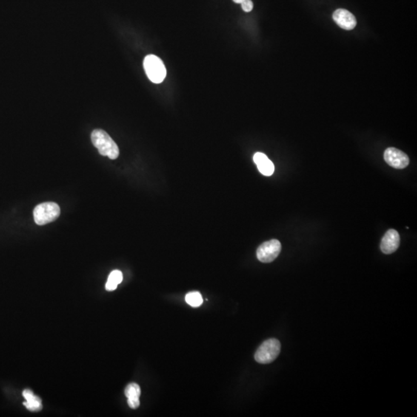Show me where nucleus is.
<instances>
[{
	"mask_svg": "<svg viewBox=\"0 0 417 417\" xmlns=\"http://www.w3.org/2000/svg\"><path fill=\"white\" fill-rule=\"evenodd\" d=\"M92 141L101 155L107 156L111 159H116L119 155V149L116 143L104 130H94L92 134Z\"/></svg>",
	"mask_w": 417,
	"mask_h": 417,
	"instance_id": "nucleus-1",
	"label": "nucleus"
},
{
	"mask_svg": "<svg viewBox=\"0 0 417 417\" xmlns=\"http://www.w3.org/2000/svg\"><path fill=\"white\" fill-rule=\"evenodd\" d=\"M61 214V209L56 203L47 202L38 205L33 210V218L38 225L43 226L56 221Z\"/></svg>",
	"mask_w": 417,
	"mask_h": 417,
	"instance_id": "nucleus-2",
	"label": "nucleus"
},
{
	"mask_svg": "<svg viewBox=\"0 0 417 417\" xmlns=\"http://www.w3.org/2000/svg\"><path fill=\"white\" fill-rule=\"evenodd\" d=\"M144 71L149 79L154 84H160L164 81L166 77V68L164 63L155 55H148L144 58Z\"/></svg>",
	"mask_w": 417,
	"mask_h": 417,
	"instance_id": "nucleus-3",
	"label": "nucleus"
},
{
	"mask_svg": "<svg viewBox=\"0 0 417 417\" xmlns=\"http://www.w3.org/2000/svg\"><path fill=\"white\" fill-rule=\"evenodd\" d=\"M281 352V343L276 338L266 340L258 348L255 358L260 364H269L275 361Z\"/></svg>",
	"mask_w": 417,
	"mask_h": 417,
	"instance_id": "nucleus-4",
	"label": "nucleus"
},
{
	"mask_svg": "<svg viewBox=\"0 0 417 417\" xmlns=\"http://www.w3.org/2000/svg\"><path fill=\"white\" fill-rule=\"evenodd\" d=\"M281 251V244L278 240H270L263 243L258 250L257 257L262 263H270L275 261Z\"/></svg>",
	"mask_w": 417,
	"mask_h": 417,
	"instance_id": "nucleus-5",
	"label": "nucleus"
},
{
	"mask_svg": "<svg viewBox=\"0 0 417 417\" xmlns=\"http://www.w3.org/2000/svg\"><path fill=\"white\" fill-rule=\"evenodd\" d=\"M384 159L389 166L397 169H405L409 164L408 155L395 148H388L385 151Z\"/></svg>",
	"mask_w": 417,
	"mask_h": 417,
	"instance_id": "nucleus-6",
	"label": "nucleus"
},
{
	"mask_svg": "<svg viewBox=\"0 0 417 417\" xmlns=\"http://www.w3.org/2000/svg\"><path fill=\"white\" fill-rule=\"evenodd\" d=\"M400 244V234L396 230L391 229L386 232V234L382 239L380 248H381L382 252L385 255H391L398 248Z\"/></svg>",
	"mask_w": 417,
	"mask_h": 417,
	"instance_id": "nucleus-7",
	"label": "nucleus"
},
{
	"mask_svg": "<svg viewBox=\"0 0 417 417\" xmlns=\"http://www.w3.org/2000/svg\"><path fill=\"white\" fill-rule=\"evenodd\" d=\"M332 17L337 25L344 30H352L356 27L357 21L355 16L344 9L335 10Z\"/></svg>",
	"mask_w": 417,
	"mask_h": 417,
	"instance_id": "nucleus-8",
	"label": "nucleus"
},
{
	"mask_svg": "<svg viewBox=\"0 0 417 417\" xmlns=\"http://www.w3.org/2000/svg\"><path fill=\"white\" fill-rule=\"evenodd\" d=\"M253 161L258 166V170L261 174L266 176H270L275 172L274 163L269 159L268 157L262 152H257L253 155Z\"/></svg>",
	"mask_w": 417,
	"mask_h": 417,
	"instance_id": "nucleus-9",
	"label": "nucleus"
},
{
	"mask_svg": "<svg viewBox=\"0 0 417 417\" xmlns=\"http://www.w3.org/2000/svg\"><path fill=\"white\" fill-rule=\"evenodd\" d=\"M124 394L128 398V404L132 409H137L139 406V397L141 395V388L137 383H132L126 386Z\"/></svg>",
	"mask_w": 417,
	"mask_h": 417,
	"instance_id": "nucleus-10",
	"label": "nucleus"
},
{
	"mask_svg": "<svg viewBox=\"0 0 417 417\" xmlns=\"http://www.w3.org/2000/svg\"><path fill=\"white\" fill-rule=\"evenodd\" d=\"M23 395L26 398V402L24 403V405L28 410L32 411V412H38L42 409L43 406L41 398L35 395L31 390L25 389L23 392Z\"/></svg>",
	"mask_w": 417,
	"mask_h": 417,
	"instance_id": "nucleus-11",
	"label": "nucleus"
},
{
	"mask_svg": "<svg viewBox=\"0 0 417 417\" xmlns=\"http://www.w3.org/2000/svg\"><path fill=\"white\" fill-rule=\"evenodd\" d=\"M123 280V275L120 270H113L109 275L108 279L106 283V290L112 292L115 291L118 287V284L121 283Z\"/></svg>",
	"mask_w": 417,
	"mask_h": 417,
	"instance_id": "nucleus-12",
	"label": "nucleus"
},
{
	"mask_svg": "<svg viewBox=\"0 0 417 417\" xmlns=\"http://www.w3.org/2000/svg\"><path fill=\"white\" fill-rule=\"evenodd\" d=\"M186 301L192 307H197L203 304V299L200 292H193L186 295Z\"/></svg>",
	"mask_w": 417,
	"mask_h": 417,
	"instance_id": "nucleus-13",
	"label": "nucleus"
},
{
	"mask_svg": "<svg viewBox=\"0 0 417 417\" xmlns=\"http://www.w3.org/2000/svg\"><path fill=\"white\" fill-rule=\"evenodd\" d=\"M241 4V7H242L244 12L249 13V12L252 11V10H253V4L251 0H244Z\"/></svg>",
	"mask_w": 417,
	"mask_h": 417,
	"instance_id": "nucleus-14",
	"label": "nucleus"
},
{
	"mask_svg": "<svg viewBox=\"0 0 417 417\" xmlns=\"http://www.w3.org/2000/svg\"><path fill=\"white\" fill-rule=\"evenodd\" d=\"M233 2L236 3V4H241L244 0H233Z\"/></svg>",
	"mask_w": 417,
	"mask_h": 417,
	"instance_id": "nucleus-15",
	"label": "nucleus"
}]
</instances>
